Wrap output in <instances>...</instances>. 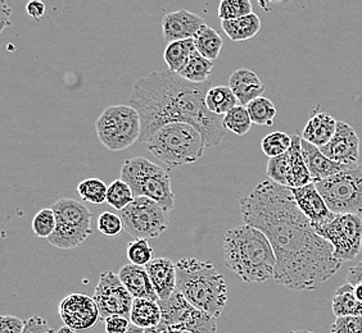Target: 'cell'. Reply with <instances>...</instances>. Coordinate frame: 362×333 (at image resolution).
I'll list each match as a JSON object with an SVG mask.
<instances>
[{
    "instance_id": "obj_51",
    "label": "cell",
    "mask_w": 362,
    "mask_h": 333,
    "mask_svg": "<svg viewBox=\"0 0 362 333\" xmlns=\"http://www.w3.org/2000/svg\"><path fill=\"white\" fill-rule=\"evenodd\" d=\"M162 329V328H160ZM162 333H190L185 332V331H177V329H170V328H165V329H162Z\"/></svg>"
},
{
    "instance_id": "obj_11",
    "label": "cell",
    "mask_w": 362,
    "mask_h": 333,
    "mask_svg": "<svg viewBox=\"0 0 362 333\" xmlns=\"http://www.w3.org/2000/svg\"><path fill=\"white\" fill-rule=\"evenodd\" d=\"M162 320L160 328L190 333H217V318L188 303L176 291L168 300H160Z\"/></svg>"
},
{
    "instance_id": "obj_35",
    "label": "cell",
    "mask_w": 362,
    "mask_h": 333,
    "mask_svg": "<svg viewBox=\"0 0 362 333\" xmlns=\"http://www.w3.org/2000/svg\"><path fill=\"white\" fill-rule=\"evenodd\" d=\"M291 146L292 136H289L286 132H272L261 143L262 152L270 159L286 154L291 149Z\"/></svg>"
},
{
    "instance_id": "obj_6",
    "label": "cell",
    "mask_w": 362,
    "mask_h": 333,
    "mask_svg": "<svg viewBox=\"0 0 362 333\" xmlns=\"http://www.w3.org/2000/svg\"><path fill=\"white\" fill-rule=\"evenodd\" d=\"M121 180L133 190L135 198H148L158 202L171 214L175 207V194L170 174L158 164L136 157L125 160L121 168Z\"/></svg>"
},
{
    "instance_id": "obj_17",
    "label": "cell",
    "mask_w": 362,
    "mask_h": 333,
    "mask_svg": "<svg viewBox=\"0 0 362 333\" xmlns=\"http://www.w3.org/2000/svg\"><path fill=\"white\" fill-rule=\"evenodd\" d=\"M204 25L206 22L201 16L192 13L187 9H179L163 17L162 20L163 39L168 44L194 39L198 31Z\"/></svg>"
},
{
    "instance_id": "obj_31",
    "label": "cell",
    "mask_w": 362,
    "mask_h": 333,
    "mask_svg": "<svg viewBox=\"0 0 362 333\" xmlns=\"http://www.w3.org/2000/svg\"><path fill=\"white\" fill-rule=\"evenodd\" d=\"M247 111L250 113L252 123L258 126H272L276 119L278 111L270 99L258 97L247 105Z\"/></svg>"
},
{
    "instance_id": "obj_4",
    "label": "cell",
    "mask_w": 362,
    "mask_h": 333,
    "mask_svg": "<svg viewBox=\"0 0 362 333\" xmlns=\"http://www.w3.org/2000/svg\"><path fill=\"white\" fill-rule=\"evenodd\" d=\"M177 291L192 305L218 318L228 304V286L223 276L209 262L182 258L176 263Z\"/></svg>"
},
{
    "instance_id": "obj_39",
    "label": "cell",
    "mask_w": 362,
    "mask_h": 333,
    "mask_svg": "<svg viewBox=\"0 0 362 333\" xmlns=\"http://www.w3.org/2000/svg\"><path fill=\"white\" fill-rule=\"evenodd\" d=\"M288 171H289V150L280 157L269 159L266 174L272 182L288 188Z\"/></svg>"
},
{
    "instance_id": "obj_26",
    "label": "cell",
    "mask_w": 362,
    "mask_h": 333,
    "mask_svg": "<svg viewBox=\"0 0 362 333\" xmlns=\"http://www.w3.org/2000/svg\"><path fill=\"white\" fill-rule=\"evenodd\" d=\"M332 308L337 318L341 317H362V303L355 295L354 286L346 284L341 285L332 301Z\"/></svg>"
},
{
    "instance_id": "obj_7",
    "label": "cell",
    "mask_w": 362,
    "mask_h": 333,
    "mask_svg": "<svg viewBox=\"0 0 362 333\" xmlns=\"http://www.w3.org/2000/svg\"><path fill=\"white\" fill-rule=\"evenodd\" d=\"M52 209L56 214L57 229L48 241L53 246L63 250L76 249L93 235V213L83 202L63 198L57 200Z\"/></svg>"
},
{
    "instance_id": "obj_52",
    "label": "cell",
    "mask_w": 362,
    "mask_h": 333,
    "mask_svg": "<svg viewBox=\"0 0 362 333\" xmlns=\"http://www.w3.org/2000/svg\"><path fill=\"white\" fill-rule=\"evenodd\" d=\"M144 333H162V329L160 327H156V328H151V329H146Z\"/></svg>"
},
{
    "instance_id": "obj_21",
    "label": "cell",
    "mask_w": 362,
    "mask_h": 333,
    "mask_svg": "<svg viewBox=\"0 0 362 333\" xmlns=\"http://www.w3.org/2000/svg\"><path fill=\"white\" fill-rule=\"evenodd\" d=\"M119 277L134 298H148L158 301L146 267L126 264L119 272Z\"/></svg>"
},
{
    "instance_id": "obj_38",
    "label": "cell",
    "mask_w": 362,
    "mask_h": 333,
    "mask_svg": "<svg viewBox=\"0 0 362 333\" xmlns=\"http://www.w3.org/2000/svg\"><path fill=\"white\" fill-rule=\"evenodd\" d=\"M31 229L34 231L36 236L42 237V238H49L54 234L57 229V219L54 210L52 208H45L39 210L36 213L33 223H31Z\"/></svg>"
},
{
    "instance_id": "obj_32",
    "label": "cell",
    "mask_w": 362,
    "mask_h": 333,
    "mask_svg": "<svg viewBox=\"0 0 362 333\" xmlns=\"http://www.w3.org/2000/svg\"><path fill=\"white\" fill-rule=\"evenodd\" d=\"M223 127L226 131L233 132L238 136H243L247 132L251 131L252 119L247 107L237 105L231 111L223 116Z\"/></svg>"
},
{
    "instance_id": "obj_3",
    "label": "cell",
    "mask_w": 362,
    "mask_h": 333,
    "mask_svg": "<svg viewBox=\"0 0 362 333\" xmlns=\"http://www.w3.org/2000/svg\"><path fill=\"white\" fill-rule=\"evenodd\" d=\"M225 264L245 284L265 282L275 276L276 257L264 232L248 224L229 229L223 237Z\"/></svg>"
},
{
    "instance_id": "obj_8",
    "label": "cell",
    "mask_w": 362,
    "mask_h": 333,
    "mask_svg": "<svg viewBox=\"0 0 362 333\" xmlns=\"http://www.w3.org/2000/svg\"><path fill=\"white\" fill-rule=\"evenodd\" d=\"M98 139L111 152H121L133 146L141 136V121L132 105H112L95 122Z\"/></svg>"
},
{
    "instance_id": "obj_20",
    "label": "cell",
    "mask_w": 362,
    "mask_h": 333,
    "mask_svg": "<svg viewBox=\"0 0 362 333\" xmlns=\"http://www.w3.org/2000/svg\"><path fill=\"white\" fill-rule=\"evenodd\" d=\"M229 87L237 97L239 105L243 107L262 97L265 92V85L257 73L247 68H239L233 72L229 78Z\"/></svg>"
},
{
    "instance_id": "obj_27",
    "label": "cell",
    "mask_w": 362,
    "mask_h": 333,
    "mask_svg": "<svg viewBox=\"0 0 362 333\" xmlns=\"http://www.w3.org/2000/svg\"><path fill=\"white\" fill-rule=\"evenodd\" d=\"M195 48L201 56L211 62H216L223 48V40L215 28L204 25L194 39Z\"/></svg>"
},
{
    "instance_id": "obj_46",
    "label": "cell",
    "mask_w": 362,
    "mask_h": 333,
    "mask_svg": "<svg viewBox=\"0 0 362 333\" xmlns=\"http://www.w3.org/2000/svg\"><path fill=\"white\" fill-rule=\"evenodd\" d=\"M347 284L352 286L362 285V260L351 267L347 273Z\"/></svg>"
},
{
    "instance_id": "obj_15",
    "label": "cell",
    "mask_w": 362,
    "mask_h": 333,
    "mask_svg": "<svg viewBox=\"0 0 362 333\" xmlns=\"http://www.w3.org/2000/svg\"><path fill=\"white\" fill-rule=\"evenodd\" d=\"M324 155L343 166H358L360 139L355 128L346 122H338L333 139L320 147Z\"/></svg>"
},
{
    "instance_id": "obj_29",
    "label": "cell",
    "mask_w": 362,
    "mask_h": 333,
    "mask_svg": "<svg viewBox=\"0 0 362 333\" xmlns=\"http://www.w3.org/2000/svg\"><path fill=\"white\" fill-rule=\"evenodd\" d=\"M214 70V62L206 59L195 50L177 75L193 83H206Z\"/></svg>"
},
{
    "instance_id": "obj_36",
    "label": "cell",
    "mask_w": 362,
    "mask_h": 333,
    "mask_svg": "<svg viewBox=\"0 0 362 333\" xmlns=\"http://www.w3.org/2000/svg\"><path fill=\"white\" fill-rule=\"evenodd\" d=\"M253 13V6L250 0H223L218 6V18L221 21H231Z\"/></svg>"
},
{
    "instance_id": "obj_37",
    "label": "cell",
    "mask_w": 362,
    "mask_h": 333,
    "mask_svg": "<svg viewBox=\"0 0 362 333\" xmlns=\"http://www.w3.org/2000/svg\"><path fill=\"white\" fill-rule=\"evenodd\" d=\"M127 258L130 264L146 267L154 259V249L148 240L138 238L127 243Z\"/></svg>"
},
{
    "instance_id": "obj_33",
    "label": "cell",
    "mask_w": 362,
    "mask_h": 333,
    "mask_svg": "<svg viewBox=\"0 0 362 333\" xmlns=\"http://www.w3.org/2000/svg\"><path fill=\"white\" fill-rule=\"evenodd\" d=\"M135 200L133 190L124 180H116L108 186L105 202L116 210H124Z\"/></svg>"
},
{
    "instance_id": "obj_49",
    "label": "cell",
    "mask_w": 362,
    "mask_h": 333,
    "mask_svg": "<svg viewBox=\"0 0 362 333\" xmlns=\"http://www.w3.org/2000/svg\"><path fill=\"white\" fill-rule=\"evenodd\" d=\"M146 332V329H143V328H139V327L132 326L125 333H144Z\"/></svg>"
},
{
    "instance_id": "obj_47",
    "label": "cell",
    "mask_w": 362,
    "mask_h": 333,
    "mask_svg": "<svg viewBox=\"0 0 362 333\" xmlns=\"http://www.w3.org/2000/svg\"><path fill=\"white\" fill-rule=\"evenodd\" d=\"M11 16H12V9L8 7L4 0H1L0 1V22H1L0 30L1 31L11 25Z\"/></svg>"
},
{
    "instance_id": "obj_12",
    "label": "cell",
    "mask_w": 362,
    "mask_h": 333,
    "mask_svg": "<svg viewBox=\"0 0 362 333\" xmlns=\"http://www.w3.org/2000/svg\"><path fill=\"white\" fill-rule=\"evenodd\" d=\"M334 249L335 260H354L362 249V218L355 214H337L332 222L315 229Z\"/></svg>"
},
{
    "instance_id": "obj_1",
    "label": "cell",
    "mask_w": 362,
    "mask_h": 333,
    "mask_svg": "<svg viewBox=\"0 0 362 333\" xmlns=\"http://www.w3.org/2000/svg\"><path fill=\"white\" fill-rule=\"evenodd\" d=\"M244 224L265 234L276 257L274 279L294 291H313L341 268L334 249L316 234L292 190L272 181L258 183L240 199Z\"/></svg>"
},
{
    "instance_id": "obj_2",
    "label": "cell",
    "mask_w": 362,
    "mask_h": 333,
    "mask_svg": "<svg viewBox=\"0 0 362 333\" xmlns=\"http://www.w3.org/2000/svg\"><path fill=\"white\" fill-rule=\"evenodd\" d=\"M209 89V83H190L168 70L141 77L129 97V105L138 111L141 121L139 141L146 144L163 126L182 122L201 132L207 149L220 145L226 130L223 116L211 113L206 105Z\"/></svg>"
},
{
    "instance_id": "obj_45",
    "label": "cell",
    "mask_w": 362,
    "mask_h": 333,
    "mask_svg": "<svg viewBox=\"0 0 362 333\" xmlns=\"http://www.w3.org/2000/svg\"><path fill=\"white\" fill-rule=\"evenodd\" d=\"M26 12H28L30 17H33L34 20L39 21L45 16L47 7L40 0H31V1H28V6H26Z\"/></svg>"
},
{
    "instance_id": "obj_19",
    "label": "cell",
    "mask_w": 362,
    "mask_h": 333,
    "mask_svg": "<svg viewBox=\"0 0 362 333\" xmlns=\"http://www.w3.org/2000/svg\"><path fill=\"white\" fill-rule=\"evenodd\" d=\"M300 146H302L303 159L306 162L307 168L314 182L327 180L329 177L339 174L344 169L352 168V166H343L329 159L327 155L322 154L320 147L310 144L306 140H300Z\"/></svg>"
},
{
    "instance_id": "obj_44",
    "label": "cell",
    "mask_w": 362,
    "mask_h": 333,
    "mask_svg": "<svg viewBox=\"0 0 362 333\" xmlns=\"http://www.w3.org/2000/svg\"><path fill=\"white\" fill-rule=\"evenodd\" d=\"M22 333H54V331L42 317H31L26 320Z\"/></svg>"
},
{
    "instance_id": "obj_18",
    "label": "cell",
    "mask_w": 362,
    "mask_h": 333,
    "mask_svg": "<svg viewBox=\"0 0 362 333\" xmlns=\"http://www.w3.org/2000/svg\"><path fill=\"white\" fill-rule=\"evenodd\" d=\"M154 291L160 300H168L177 291L176 264L168 258H154L146 267Z\"/></svg>"
},
{
    "instance_id": "obj_23",
    "label": "cell",
    "mask_w": 362,
    "mask_h": 333,
    "mask_svg": "<svg viewBox=\"0 0 362 333\" xmlns=\"http://www.w3.org/2000/svg\"><path fill=\"white\" fill-rule=\"evenodd\" d=\"M298 135H293L292 146L289 149V171H288V188H300L313 183L311 174L303 159L302 146Z\"/></svg>"
},
{
    "instance_id": "obj_9",
    "label": "cell",
    "mask_w": 362,
    "mask_h": 333,
    "mask_svg": "<svg viewBox=\"0 0 362 333\" xmlns=\"http://www.w3.org/2000/svg\"><path fill=\"white\" fill-rule=\"evenodd\" d=\"M334 214L362 215V166H352L327 180L314 182Z\"/></svg>"
},
{
    "instance_id": "obj_30",
    "label": "cell",
    "mask_w": 362,
    "mask_h": 333,
    "mask_svg": "<svg viewBox=\"0 0 362 333\" xmlns=\"http://www.w3.org/2000/svg\"><path fill=\"white\" fill-rule=\"evenodd\" d=\"M238 99L229 86H216L211 87L207 97L206 105L209 111L216 116H225L228 111L237 107Z\"/></svg>"
},
{
    "instance_id": "obj_24",
    "label": "cell",
    "mask_w": 362,
    "mask_h": 333,
    "mask_svg": "<svg viewBox=\"0 0 362 333\" xmlns=\"http://www.w3.org/2000/svg\"><path fill=\"white\" fill-rule=\"evenodd\" d=\"M162 312L158 301L148 298H134L130 322L133 326L151 329L160 325Z\"/></svg>"
},
{
    "instance_id": "obj_22",
    "label": "cell",
    "mask_w": 362,
    "mask_h": 333,
    "mask_svg": "<svg viewBox=\"0 0 362 333\" xmlns=\"http://www.w3.org/2000/svg\"><path fill=\"white\" fill-rule=\"evenodd\" d=\"M337 125L338 121H335L334 117H332L329 113H317L308 119L306 127L302 131V139L317 147H322L333 139Z\"/></svg>"
},
{
    "instance_id": "obj_28",
    "label": "cell",
    "mask_w": 362,
    "mask_h": 333,
    "mask_svg": "<svg viewBox=\"0 0 362 333\" xmlns=\"http://www.w3.org/2000/svg\"><path fill=\"white\" fill-rule=\"evenodd\" d=\"M195 50L197 48L193 39L168 44L163 52V59L168 64V71L177 73L185 66V63L188 62L189 58Z\"/></svg>"
},
{
    "instance_id": "obj_13",
    "label": "cell",
    "mask_w": 362,
    "mask_h": 333,
    "mask_svg": "<svg viewBox=\"0 0 362 333\" xmlns=\"http://www.w3.org/2000/svg\"><path fill=\"white\" fill-rule=\"evenodd\" d=\"M93 298L99 309L100 320H105L113 315L130 320L134 298L121 282L119 274L112 271L102 273Z\"/></svg>"
},
{
    "instance_id": "obj_25",
    "label": "cell",
    "mask_w": 362,
    "mask_h": 333,
    "mask_svg": "<svg viewBox=\"0 0 362 333\" xmlns=\"http://www.w3.org/2000/svg\"><path fill=\"white\" fill-rule=\"evenodd\" d=\"M221 28L233 42H248L259 34L261 20L257 14L252 13L237 20L221 21Z\"/></svg>"
},
{
    "instance_id": "obj_48",
    "label": "cell",
    "mask_w": 362,
    "mask_h": 333,
    "mask_svg": "<svg viewBox=\"0 0 362 333\" xmlns=\"http://www.w3.org/2000/svg\"><path fill=\"white\" fill-rule=\"evenodd\" d=\"M354 289H355L356 298L362 303V285L354 286Z\"/></svg>"
},
{
    "instance_id": "obj_5",
    "label": "cell",
    "mask_w": 362,
    "mask_h": 333,
    "mask_svg": "<svg viewBox=\"0 0 362 333\" xmlns=\"http://www.w3.org/2000/svg\"><path fill=\"white\" fill-rule=\"evenodd\" d=\"M146 144L149 152L170 168L198 162L207 149L201 132L182 122L163 126Z\"/></svg>"
},
{
    "instance_id": "obj_42",
    "label": "cell",
    "mask_w": 362,
    "mask_h": 333,
    "mask_svg": "<svg viewBox=\"0 0 362 333\" xmlns=\"http://www.w3.org/2000/svg\"><path fill=\"white\" fill-rule=\"evenodd\" d=\"M26 320L14 315H3L0 318V333H22Z\"/></svg>"
},
{
    "instance_id": "obj_34",
    "label": "cell",
    "mask_w": 362,
    "mask_h": 333,
    "mask_svg": "<svg viewBox=\"0 0 362 333\" xmlns=\"http://www.w3.org/2000/svg\"><path fill=\"white\" fill-rule=\"evenodd\" d=\"M108 186L99 178H88L81 181L77 186V193L80 198L86 202L94 205H102L107 200Z\"/></svg>"
},
{
    "instance_id": "obj_14",
    "label": "cell",
    "mask_w": 362,
    "mask_h": 333,
    "mask_svg": "<svg viewBox=\"0 0 362 333\" xmlns=\"http://www.w3.org/2000/svg\"><path fill=\"white\" fill-rule=\"evenodd\" d=\"M59 317L64 326L75 331H86L97 325L100 314L94 298L83 293H71L59 303Z\"/></svg>"
},
{
    "instance_id": "obj_16",
    "label": "cell",
    "mask_w": 362,
    "mask_h": 333,
    "mask_svg": "<svg viewBox=\"0 0 362 333\" xmlns=\"http://www.w3.org/2000/svg\"><path fill=\"white\" fill-rule=\"evenodd\" d=\"M294 200L298 208L307 219L311 222L313 227H320L327 223L332 222L335 218L334 213L327 208V202L316 188L314 182L303 188H291Z\"/></svg>"
},
{
    "instance_id": "obj_41",
    "label": "cell",
    "mask_w": 362,
    "mask_h": 333,
    "mask_svg": "<svg viewBox=\"0 0 362 333\" xmlns=\"http://www.w3.org/2000/svg\"><path fill=\"white\" fill-rule=\"evenodd\" d=\"M330 333H362V317H341L330 325Z\"/></svg>"
},
{
    "instance_id": "obj_40",
    "label": "cell",
    "mask_w": 362,
    "mask_h": 333,
    "mask_svg": "<svg viewBox=\"0 0 362 333\" xmlns=\"http://www.w3.org/2000/svg\"><path fill=\"white\" fill-rule=\"evenodd\" d=\"M98 229L107 237H117L124 231V222L121 215L103 212L98 218Z\"/></svg>"
},
{
    "instance_id": "obj_10",
    "label": "cell",
    "mask_w": 362,
    "mask_h": 333,
    "mask_svg": "<svg viewBox=\"0 0 362 333\" xmlns=\"http://www.w3.org/2000/svg\"><path fill=\"white\" fill-rule=\"evenodd\" d=\"M121 218L124 231L135 237V240L157 238L168 231L170 224L168 210L148 198H135V200L122 210Z\"/></svg>"
},
{
    "instance_id": "obj_50",
    "label": "cell",
    "mask_w": 362,
    "mask_h": 333,
    "mask_svg": "<svg viewBox=\"0 0 362 333\" xmlns=\"http://www.w3.org/2000/svg\"><path fill=\"white\" fill-rule=\"evenodd\" d=\"M57 333H77V331L72 329L70 327L64 326L62 328H59V331Z\"/></svg>"
},
{
    "instance_id": "obj_43",
    "label": "cell",
    "mask_w": 362,
    "mask_h": 333,
    "mask_svg": "<svg viewBox=\"0 0 362 333\" xmlns=\"http://www.w3.org/2000/svg\"><path fill=\"white\" fill-rule=\"evenodd\" d=\"M105 332L125 333L130 328V320L121 315H113L105 320Z\"/></svg>"
},
{
    "instance_id": "obj_53",
    "label": "cell",
    "mask_w": 362,
    "mask_h": 333,
    "mask_svg": "<svg viewBox=\"0 0 362 333\" xmlns=\"http://www.w3.org/2000/svg\"><path fill=\"white\" fill-rule=\"evenodd\" d=\"M289 333H315L313 331H308V329H297V331H291Z\"/></svg>"
}]
</instances>
